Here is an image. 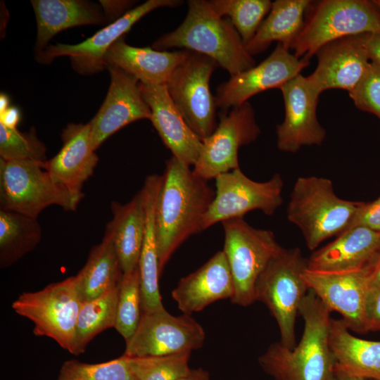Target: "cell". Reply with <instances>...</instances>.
<instances>
[{
	"mask_svg": "<svg viewBox=\"0 0 380 380\" xmlns=\"http://www.w3.org/2000/svg\"><path fill=\"white\" fill-rule=\"evenodd\" d=\"M162 176L155 216L160 274L174 252L203 231V218L215 197L208 181L174 156Z\"/></svg>",
	"mask_w": 380,
	"mask_h": 380,
	"instance_id": "obj_1",
	"label": "cell"
},
{
	"mask_svg": "<svg viewBox=\"0 0 380 380\" xmlns=\"http://www.w3.org/2000/svg\"><path fill=\"white\" fill-rule=\"evenodd\" d=\"M298 312L304 329L298 346L291 349L280 342L273 343L258 362L274 380H327L336 367L329 345L331 311L309 289Z\"/></svg>",
	"mask_w": 380,
	"mask_h": 380,
	"instance_id": "obj_2",
	"label": "cell"
},
{
	"mask_svg": "<svg viewBox=\"0 0 380 380\" xmlns=\"http://www.w3.org/2000/svg\"><path fill=\"white\" fill-rule=\"evenodd\" d=\"M187 4L182 23L157 39L153 44L155 50L184 48L203 54L225 69L230 77L255 65L229 19L219 15L208 1L190 0Z\"/></svg>",
	"mask_w": 380,
	"mask_h": 380,
	"instance_id": "obj_3",
	"label": "cell"
},
{
	"mask_svg": "<svg viewBox=\"0 0 380 380\" xmlns=\"http://www.w3.org/2000/svg\"><path fill=\"white\" fill-rule=\"evenodd\" d=\"M362 203L339 198L328 178L299 177L290 194L286 217L301 231L307 247L314 250L346 231Z\"/></svg>",
	"mask_w": 380,
	"mask_h": 380,
	"instance_id": "obj_4",
	"label": "cell"
},
{
	"mask_svg": "<svg viewBox=\"0 0 380 380\" xmlns=\"http://www.w3.org/2000/svg\"><path fill=\"white\" fill-rule=\"evenodd\" d=\"M380 32V12L372 1H310L303 27L291 49L310 60L325 44L355 35Z\"/></svg>",
	"mask_w": 380,
	"mask_h": 380,
	"instance_id": "obj_5",
	"label": "cell"
},
{
	"mask_svg": "<svg viewBox=\"0 0 380 380\" xmlns=\"http://www.w3.org/2000/svg\"><path fill=\"white\" fill-rule=\"evenodd\" d=\"M44 167L30 160L0 159V208L33 218L53 205L76 210L84 193H73L57 183Z\"/></svg>",
	"mask_w": 380,
	"mask_h": 380,
	"instance_id": "obj_6",
	"label": "cell"
},
{
	"mask_svg": "<svg viewBox=\"0 0 380 380\" xmlns=\"http://www.w3.org/2000/svg\"><path fill=\"white\" fill-rule=\"evenodd\" d=\"M307 268L308 260L299 248H283L261 273L255 286V300L267 307L278 324L279 342L291 349L296 346V315L309 290L303 277Z\"/></svg>",
	"mask_w": 380,
	"mask_h": 380,
	"instance_id": "obj_7",
	"label": "cell"
},
{
	"mask_svg": "<svg viewBox=\"0 0 380 380\" xmlns=\"http://www.w3.org/2000/svg\"><path fill=\"white\" fill-rule=\"evenodd\" d=\"M221 223L224 234L222 251L234 284V295L231 301L246 307L256 301L257 281L283 247L277 241L272 231L254 228L243 217L230 219Z\"/></svg>",
	"mask_w": 380,
	"mask_h": 380,
	"instance_id": "obj_8",
	"label": "cell"
},
{
	"mask_svg": "<svg viewBox=\"0 0 380 380\" xmlns=\"http://www.w3.org/2000/svg\"><path fill=\"white\" fill-rule=\"evenodd\" d=\"M81 303L73 276L40 291L21 293L12 308L33 322L36 336L51 338L72 353Z\"/></svg>",
	"mask_w": 380,
	"mask_h": 380,
	"instance_id": "obj_9",
	"label": "cell"
},
{
	"mask_svg": "<svg viewBox=\"0 0 380 380\" xmlns=\"http://www.w3.org/2000/svg\"><path fill=\"white\" fill-rule=\"evenodd\" d=\"M218 66L210 57L189 51L186 58L174 70L165 84L175 106L202 140L217 127V106L209 82Z\"/></svg>",
	"mask_w": 380,
	"mask_h": 380,
	"instance_id": "obj_10",
	"label": "cell"
},
{
	"mask_svg": "<svg viewBox=\"0 0 380 380\" xmlns=\"http://www.w3.org/2000/svg\"><path fill=\"white\" fill-rule=\"evenodd\" d=\"M283 186L279 173L262 182L252 180L240 168L218 175L215 197L203 218L202 230L217 222L243 217L254 210L273 215L283 203Z\"/></svg>",
	"mask_w": 380,
	"mask_h": 380,
	"instance_id": "obj_11",
	"label": "cell"
},
{
	"mask_svg": "<svg viewBox=\"0 0 380 380\" xmlns=\"http://www.w3.org/2000/svg\"><path fill=\"white\" fill-rule=\"evenodd\" d=\"M260 134L254 110L248 102L232 108L229 112L221 111L215 129L202 140L193 171L208 181L239 168V149L255 141Z\"/></svg>",
	"mask_w": 380,
	"mask_h": 380,
	"instance_id": "obj_12",
	"label": "cell"
},
{
	"mask_svg": "<svg viewBox=\"0 0 380 380\" xmlns=\"http://www.w3.org/2000/svg\"><path fill=\"white\" fill-rule=\"evenodd\" d=\"M205 331L191 315L174 316L165 309L142 312L137 330L126 341L124 355L160 356L202 347Z\"/></svg>",
	"mask_w": 380,
	"mask_h": 380,
	"instance_id": "obj_13",
	"label": "cell"
},
{
	"mask_svg": "<svg viewBox=\"0 0 380 380\" xmlns=\"http://www.w3.org/2000/svg\"><path fill=\"white\" fill-rule=\"evenodd\" d=\"M182 3V1L179 0L146 1L79 44L47 46L37 54V59L42 63H49L56 57L67 56L77 72L82 75L96 73L106 68L104 58L110 47L141 18L158 8H172Z\"/></svg>",
	"mask_w": 380,
	"mask_h": 380,
	"instance_id": "obj_14",
	"label": "cell"
},
{
	"mask_svg": "<svg viewBox=\"0 0 380 380\" xmlns=\"http://www.w3.org/2000/svg\"><path fill=\"white\" fill-rule=\"evenodd\" d=\"M310 60L298 58L278 44L272 53L258 65L240 72L221 83L215 100L221 111L240 106L253 96L270 89H279L300 74Z\"/></svg>",
	"mask_w": 380,
	"mask_h": 380,
	"instance_id": "obj_15",
	"label": "cell"
},
{
	"mask_svg": "<svg viewBox=\"0 0 380 380\" xmlns=\"http://www.w3.org/2000/svg\"><path fill=\"white\" fill-rule=\"evenodd\" d=\"M279 89L284 102V121L277 126V145L279 151L295 153L305 146H320L327 132L317 118L321 94L301 74Z\"/></svg>",
	"mask_w": 380,
	"mask_h": 380,
	"instance_id": "obj_16",
	"label": "cell"
},
{
	"mask_svg": "<svg viewBox=\"0 0 380 380\" xmlns=\"http://www.w3.org/2000/svg\"><path fill=\"white\" fill-rule=\"evenodd\" d=\"M366 266L341 272H319L305 269L303 279L331 311L340 313L349 329L367 333L366 300L368 291Z\"/></svg>",
	"mask_w": 380,
	"mask_h": 380,
	"instance_id": "obj_17",
	"label": "cell"
},
{
	"mask_svg": "<svg viewBox=\"0 0 380 380\" xmlns=\"http://www.w3.org/2000/svg\"><path fill=\"white\" fill-rule=\"evenodd\" d=\"M110 83L99 110L89 122L94 151L113 134L125 126L151 118V110L144 99L139 81L124 70L107 65Z\"/></svg>",
	"mask_w": 380,
	"mask_h": 380,
	"instance_id": "obj_18",
	"label": "cell"
},
{
	"mask_svg": "<svg viewBox=\"0 0 380 380\" xmlns=\"http://www.w3.org/2000/svg\"><path fill=\"white\" fill-rule=\"evenodd\" d=\"M315 55L317 65L307 77L320 94L331 89L350 92L370 63L363 34L333 41L321 47Z\"/></svg>",
	"mask_w": 380,
	"mask_h": 380,
	"instance_id": "obj_19",
	"label": "cell"
},
{
	"mask_svg": "<svg viewBox=\"0 0 380 380\" xmlns=\"http://www.w3.org/2000/svg\"><path fill=\"white\" fill-rule=\"evenodd\" d=\"M144 100L151 110V118L165 146L172 156L191 166L196 163L202 139L189 127L172 101L165 84L139 82Z\"/></svg>",
	"mask_w": 380,
	"mask_h": 380,
	"instance_id": "obj_20",
	"label": "cell"
},
{
	"mask_svg": "<svg viewBox=\"0 0 380 380\" xmlns=\"http://www.w3.org/2000/svg\"><path fill=\"white\" fill-rule=\"evenodd\" d=\"M63 146L44 169L55 182L76 194H82L86 181L93 175L99 157L91 144V125L70 123L61 134Z\"/></svg>",
	"mask_w": 380,
	"mask_h": 380,
	"instance_id": "obj_21",
	"label": "cell"
},
{
	"mask_svg": "<svg viewBox=\"0 0 380 380\" xmlns=\"http://www.w3.org/2000/svg\"><path fill=\"white\" fill-rule=\"evenodd\" d=\"M234 295L233 279L223 251L217 252L197 270L182 277L172 298L183 314L191 315Z\"/></svg>",
	"mask_w": 380,
	"mask_h": 380,
	"instance_id": "obj_22",
	"label": "cell"
},
{
	"mask_svg": "<svg viewBox=\"0 0 380 380\" xmlns=\"http://www.w3.org/2000/svg\"><path fill=\"white\" fill-rule=\"evenodd\" d=\"M380 232L363 227L346 229L308 260V269L341 272L365 267L379 250Z\"/></svg>",
	"mask_w": 380,
	"mask_h": 380,
	"instance_id": "obj_23",
	"label": "cell"
},
{
	"mask_svg": "<svg viewBox=\"0 0 380 380\" xmlns=\"http://www.w3.org/2000/svg\"><path fill=\"white\" fill-rule=\"evenodd\" d=\"M188 50L157 51L127 44L124 37L117 40L105 56L107 65L117 67L145 84H166L174 70L187 56Z\"/></svg>",
	"mask_w": 380,
	"mask_h": 380,
	"instance_id": "obj_24",
	"label": "cell"
},
{
	"mask_svg": "<svg viewBox=\"0 0 380 380\" xmlns=\"http://www.w3.org/2000/svg\"><path fill=\"white\" fill-rule=\"evenodd\" d=\"M163 176H148L140 191L146 213L145 234L139 261L142 312L164 308L158 289L159 260L156 229V207Z\"/></svg>",
	"mask_w": 380,
	"mask_h": 380,
	"instance_id": "obj_25",
	"label": "cell"
},
{
	"mask_svg": "<svg viewBox=\"0 0 380 380\" xmlns=\"http://www.w3.org/2000/svg\"><path fill=\"white\" fill-rule=\"evenodd\" d=\"M37 22L36 49L37 54L49 41L68 28L100 25L107 18L95 4L83 0H32Z\"/></svg>",
	"mask_w": 380,
	"mask_h": 380,
	"instance_id": "obj_26",
	"label": "cell"
},
{
	"mask_svg": "<svg viewBox=\"0 0 380 380\" xmlns=\"http://www.w3.org/2000/svg\"><path fill=\"white\" fill-rule=\"evenodd\" d=\"M112 220L105 234L113 243L124 273L139 266L142 249L146 213L141 191L125 204L113 201L110 204Z\"/></svg>",
	"mask_w": 380,
	"mask_h": 380,
	"instance_id": "obj_27",
	"label": "cell"
},
{
	"mask_svg": "<svg viewBox=\"0 0 380 380\" xmlns=\"http://www.w3.org/2000/svg\"><path fill=\"white\" fill-rule=\"evenodd\" d=\"M343 319L331 318L329 345L336 366L367 380H380V341L357 338Z\"/></svg>",
	"mask_w": 380,
	"mask_h": 380,
	"instance_id": "obj_28",
	"label": "cell"
},
{
	"mask_svg": "<svg viewBox=\"0 0 380 380\" xmlns=\"http://www.w3.org/2000/svg\"><path fill=\"white\" fill-rule=\"evenodd\" d=\"M310 0H277L253 37L245 45L251 56L265 51L273 42L290 49L300 32Z\"/></svg>",
	"mask_w": 380,
	"mask_h": 380,
	"instance_id": "obj_29",
	"label": "cell"
},
{
	"mask_svg": "<svg viewBox=\"0 0 380 380\" xmlns=\"http://www.w3.org/2000/svg\"><path fill=\"white\" fill-rule=\"evenodd\" d=\"M123 271L111 239L104 234L93 246L84 266L75 276L81 303L93 300L118 286Z\"/></svg>",
	"mask_w": 380,
	"mask_h": 380,
	"instance_id": "obj_30",
	"label": "cell"
},
{
	"mask_svg": "<svg viewBox=\"0 0 380 380\" xmlns=\"http://www.w3.org/2000/svg\"><path fill=\"white\" fill-rule=\"evenodd\" d=\"M42 235L37 218L0 209L1 267L11 266L34 249Z\"/></svg>",
	"mask_w": 380,
	"mask_h": 380,
	"instance_id": "obj_31",
	"label": "cell"
},
{
	"mask_svg": "<svg viewBox=\"0 0 380 380\" xmlns=\"http://www.w3.org/2000/svg\"><path fill=\"white\" fill-rule=\"evenodd\" d=\"M119 289L120 284L93 300L81 303L72 354L83 353L98 334L115 327Z\"/></svg>",
	"mask_w": 380,
	"mask_h": 380,
	"instance_id": "obj_32",
	"label": "cell"
},
{
	"mask_svg": "<svg viewBox=\"0 0 380 380\" xmlns=\"http://www.w3.org/2000/svg\"><path fill=\"white\" fill-rule=\"evenodd\" d=\"M213 9L230 20L246 45L255 35L272 2L270 0H210Z\"/></svg>",
	"mask_w": 380,
	"mask_h": 380,
	"instance_id": "obj_33",
	"label": "cell"
},
{
	"mask_svg": "<svg viewBox=\"0 0 380 380\" xmlns=\"http://www.w3.org/2000/svg\"><path fill=\"white\" fill-rule=\"evenodd\" d=\"M141 296L139 266L123 274L120 284L115 329L129 340L134 334L141 317Z\"/></svg>",
	"mask_w": 380,
	"mask_h": 380,
	"instance_id": "obj_34",
	"label": "cell"
},
{
	"mask_svg": "<svg viewBox=\"0 0 380 380\" xmlns=\"http://www.w3.org/2000/svg\"><path fill=\"white\" fill-rule=\"evenodd\" d=\"M191 352L167 355L127 357L135 380H178L189 374Z\"/></svg>",
	"mask_w": 380,
	"mask_h": 380,
	"instance_id": "obj_35",
	"label": "cell"
},
{
	"mask_svg": "<svg viewBox=\"0 0 380 380\" xmlns=\"http://www.w3.org/2000/svg\"><path fill=\"white\" fill-rule=\"evenodd\" d=\"M46 147L32 128L21 132L0 122V159L4 160H30L45 165Z\"/></svg>",
	"mask_w": 380,
	"mask_h": 380,
	"instance_id": "obj_36",
	"label": "cell"
},
{
	"mask_svg": "<svg viewBox=\"0 0 380 380\" xmlns=\"http://www.w3.org/2000/svg\"><path fill=\"white\" fill-rule=\"evenodd\" d=\"M61 380H135L125 355L99 364H87L75 360L63 365Z\"/></svg>",
	"mask_w": 380,
	"mask_h": 380,
	"instance_id": "obj_37",
	"label": "cell"
},
{
	"mask_svg": "<svg viewBox=\"0 0 380 380\" xmlns=\"http://www.w3.org/2000/svg\"><path fill=\"white\" fill-rule=\"evenodd\" d=\"M348 93L358 109L380 119V68L370 62L362 79Z\"/></svg>",
	"mask_w": 380,
	"mask_h": 380,
	"instance_id": "obj_38",
	"label": "cell"
},
{
	"mask_svg": "<svg viewBox=\"0 0 380 380\" xmlns=\"http://www.w3.org/2000/svg\"><path fill=\"white\" fill-rule=\"evenodd\" d=\"M355 227L380 232V197L371 203H362L347 229Z\"/></svg>",
	"mask_w": 380,
	"mask_h": 380,
	"instance_id": "obj_39",
	"label": "cell"
},
{
	"mask_svg": "<svg viewBox=\"0 0 380 380\" xmlns=\"http://www.w3.org/2000/svg\"><path fill=\"white\" fill-rule=\"evenodd\" d=\"M366 320L368 332L380 331V288L367 291Z\"/></svg>",
	"mask_w": 380,
	"mask_h": 380,
	"instance_id": "obj_40",
	"label": "cell"
},
{
	"mask_svg": "<svg viewBox=\"0 0 380 380\" xmlns=\"http://www.w3.org/2000/svg\"><path fill=\"white\" fill-rule=\"evenodd\" d=\"M363 40L370 62L380 68V32L365 34Z\"/></svg>",
	"mask_w": 380,
	"mask_h": 380,
	"instance_id": "obj_41",
	"label": "cell"
},
{
	"mask_svg": "<svg viewBox=\"0 0 380 380\" xmlns=\"http://www.w3.org/2000/svg\"><path fill=\"white\" fill-rule=\"evenodd\" d=\"M366 267L368 290L380 288V249Z\"/></svg>",
	"mask_w": 380,
	"mask_h": 380,
	"instance_id": "obj_42",
	"label": "cell"
},
{
	"mask_svg": "<svg viewBox=\"0 0 380 380\" xmlns=\"http://www.w3.org/2000/svg\"><path fill=\"white\" fill-rule=\"evenodd\" d=\"M0 122L10 127L16 128L20 121V112L16 108H8L0 113Z\"/></svg>",
	"mask_w": 380,
	"mask_h": 380,
	"instance_id": "obj_43",
	"label": "cell"
},
{
	"mask_svg": "<svg viewBox=\"0 0 380 380\" xmlns=\"http://www.w3.org/2000/svg\"><path fill=\"white\" fill-rule=\"evenodd\" d=\"M327 380H367V379L351 375L343 371L342 369L338 368L336 366L334 372Z\"/></svg>",
	"mask_w": 380,
	"mask_h": 380,
	"instance_id": "obj_44",
	"label": "cell"
},
{
	"mask_svg": "<svg viewBox=\"0 0 380 380\" xmlns=\"http://www.w3.org/2000/svg\"><path fill=\"white\" fill-rule=\"evenodd\" d=\"M178 380H209V373L202 368L191 369L189 374Z\"/></svg>",
	"mask_w": 380,
	"mask_h": 380,
	"instance_id": "obj_45",
	"label": "cell"
},
{
	"mask_svg": "<svg viewBox=\"0 0 380 380\" xmlns=\"http://www.w3.org/2000/svg\"><path fill=\"white\" fill-rule=\"evenodd\" d=\"M0 113L6 110L7 108H8V97L4 94H1V99H0Z\"/></svg>",
	"mask_w": 380,
	"mask_h": 380,
	"instance_id": "obj_46",
	"label": "cell"
},
{
	"mask_svg": "<svg viewBox=\"0 0 380 380\" xmlns=\"http://www.w3.org/2000/svg\"><path fill=\"white\" fill-rule=\"evenodd\" d=\"M374 5L376 6V8L378 9V11L380 12V0H374L372 1Z\"/></svg>",
	"mask_w": 380,
	"mask_h": 380,
	"instance_id": "obj_47",
	"label": "cell"
},
{
	"mask_svg": "<svg viewBox=\"0 0 380 380\" xmlns=\"http://www.w3.org/2000/svg\"><path fill=\"white\" fill-rule=\"evenodd\" d=\"M379 249H380V243H379Z\"/></svg>",
	"mask_w": 380,
	"mask_h": 380,
	"instance_id": "obj_48",
	"label": "cell"
},
{
	"mask_svg": "<svg viewBox=\"0 0 380 380\" xmlns=\"http://www.w3.org/2000/svg\"><path fill=\"white\" fill-rule=\"evenodd\" d=\"M58 380H61V379H58Z\"/></svg>",
	"mask_w": 380,
	"mask_h": 380,
	"instance_id": "obj_49",
	"label": "cell"
}]
</instances>
